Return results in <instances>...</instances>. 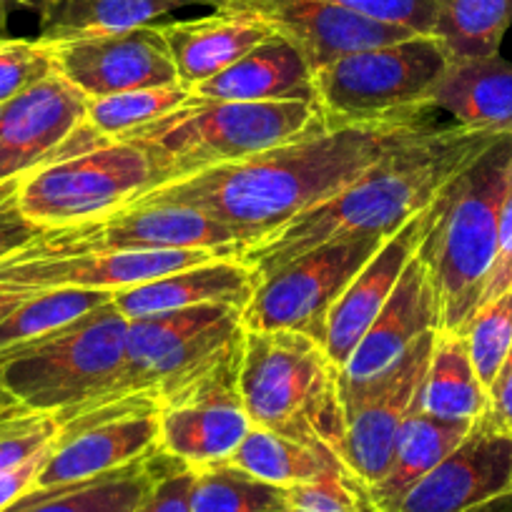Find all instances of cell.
I'll return each instance as SVG.
<instances>
[{"instance_id":"8","label":"cell","mask_w":512,"mask_h":512,"mask_svg":"<svg viewBox=\"0 0 512 512\" xmlns=\"http://www.w3.org/2000/svg\"><path fill=\"white\" fill-rule=\"evenodd\" d=\"M151 189L154 171L144 151L128 141H106L23 176L18 206L46 231L106 216Z\"/></svg>"},{"instance_id":"23","label":"cell","mask_w":512,"mask_h":512,"mask_svg":"<svg viewBox=\"0 0 512 512\" xmlns=\"http://www.w3.org/2000/svg\"><path fill=\"white\" fill-rule=\"evenodd\" d=\"M427 106L450 113L462 128L512 134V61L500 56L452 61Z\"/></svg>"},{"instance_id":"39","label":"cell","mask_w":512,"mask_h":512,"mask_svg":"<svg viewBox=\"0 0 512 512\" xmlns=\"http://www.w3.org/2000/svg\"><path fill=\"white\" fill-rule=\"evenodd\" d=\"M369 21L400 26L412 33L430 36L437 0H329Z\"/></svg>"},{"instance_id":"29","label":"cell","mask_w":512,"mask_h":512,"mask_svg":"<svg viewBox=\"0 0 512 512\" xmlns=\"http://www.w3.org/2000/svg\"><path fill=\"white\" fill-rule=\"evenodd\" d=\"M226 462L279 487H294L304 485V482L322 480H357L349 472V467L344 465L342 457L324 455V452L312 450V447L302 445L292 437H284L279 432L254 425H251L241 445L236 447V452Z\"/></svg>"},{"instance_id":"28","label":"cell","mask_w":512,"mask_h":512,"mask_svg":"<svg viewBox=\"0 0 512 512\" xmlns=\"http://www.w3.org/2000/svg\"><path fill=\"white\" fill-rule=\"evenodd\" d=\"M156 455L159 450L91 480L51 490H31L6 512H134L154 485Z\"/></svg>"},{"instance_id":"20","label":"cell","mask_w":512,"mask_h":512,"mask_svg":"<svg viewBox=\"0 0 512 512\" xmlns=\"http://www.w3.org/2000/svg\"><path fill=\"white\" fill-rule=\"evenodd\" d=\"M432 216H435V201L425 211L412 216L400 229L392 231L382 241V246L369 256V262L359 269L357 277L349 282L342 297L334 302L327 319L324 349H327L329 359H332L337 369L347 364L349 354L354 352V347L364 337L369 324L374 322L379 309L384 307V302L395 292L402 272L412 262V256L417 254L422 239L430 231Z\"/></svg>"},{"instance_id":"36","label":"cell","mask_w":512,"mask_h":512,"mask_svg":"<svg viewBox=\"0 0 512 512\" xmlns=\"http://www.w3.org/2000/svg\"><path fill=\"white\" fill-rule=\"evenodd\" d=\"M58 435V422L53 415H31L11 422L0 430V475L21 467L41 450H46Z\"/></svg>"},{"instance_id":"47","label":"cell","mask_w":512,"mask_h":512,"mask_svg":"<svg viewBox=\"0 0 512 512\" xmlns=\"http://www.w3.org/2000/svg\"><path fill=\"white\" fill-rule=\"evenodd\" d=\"M510 179H512V166H510Z\"/></svg>"},{"instance_id":"3","label":"cell","mask_w":512,"mask_h":512,"mask_svg":"<svg viewBox=\"0 0 512 512\" xmlns=\"http://www.w3.org/2000/svg\"><path fill=\"white\" fill-rule=\"evenodd\" d=\"M510 166L512 134H500L435 199V216L417 256L432 279L440 329L447 332H462L482 302L495 262Z\"/></svg>"},{"instance_id":"13","label":"cell","mask_w":512,"mask_h":512,"mask_svg":"<svg viewBox=\"0 0 512 512\" xmlns=\"http://www.w3.org/2000/svg\"><path fill=\"white\" fill-rule=\"evenodd\" d=\"M236 372L239 344L214 369L159 402V450L164 455L189 467L226 462L234 455L251 430Z\"/></svg>"},{"instance_id":"4","label":"cell","mask_w":512,"mask_h":512,"mask_svg":"<svg viewBox=\"0 0 512 512\" xmlns=\"http://www.w3.org/2000/svg\"><path fill=\"white\" fill-rule=\"evenodd\" d=\"M324 126L312 101H214L191 96L184 106L118 141L139 146L154 171V189L251 159Z\"/></svg>"},{"instance_id":"10","label":"cell","mask_w":512,"mask_h":512,"mask_svg":"<svg viewBox=\"0 0 512 512\" xmlns=\"http://www.w3.org/2000/svg\"><path fill=\"white\" fill-rule=\"evenodd\" d=\"M53 417L58 435L31 490L91 480L159 450V402L151 395L118 397Z\"/></svg>"},{"instance_id":"14","label":"cell","mask_w":512,"mask_h":512,"mask_svg":"<svg viewBox=\"0 0 512 512\" xmlns=\"http://www.w3.org/2000/svg\"><path fill=\"white\" fill-rule=\"evenodd\" d=\"M231 256L214 249H159V251H106V254L43 256L23 246L0 259V282L38 294L58 287L121 292L136 284L169 277L181 269Z\"/></svg>"},{"instance_id":"32","label":"cell","mask_w":512,"mask_h":512,"mask_svg":"<svg viewBox=\"0 0 512 512\" xmlns=\"http://www.w3.org/2000/svg\"><path fill=\"white\" fill-rule=\"evenodd\" d=\"M113 294L116 292L81 287H58L33 294L28 302H23L16 312L0 322V352L86 317L93 309L113 302Z\"/></svg>"},{"instance_id":"40","label":"cell","mask_w":512,"mask_h":512,"mask_svg":"<svg viewBox=\"0 0 512 512\" xmlns=\"http://www.w3.org/2000/svg\"><path fill=\"white\" fill-rule=\"evenodd\" d=\"M18 186H21V179L0 184V259L13 251H21L43 231L41 226L23 216L18 206Z\"/></svg>"},{"instance_id":"33","label":"cell","mask_w":512,"mask_h":512,"mask_svg":"<svg viewBox=\"0 0 512 512\" xmlns=\"http://www.w3.org/2000/svg\"><path fill=\"white\" fill-rule=\"evenodd\" d=\"M194 93L181 83L159 88L113 93V96L86 98V128L98 141H118L136 128L156 121L164 113L184 106Z\"/></svg>"},{"instance_id":"27","label":"cell","mask_w":512,"mask_h":512,"mask_svg":"<svg viewBox=\"0 0 512 512\" xmlns=\"http://www.w3.org/2000/svg\"><path fill=\"white\" fill-rule=\"evenodd\" d=\"M490 410V395L472 364L462 332H435L420 390V412L445 422H475Z\"/></svg>"},{"instance_id":"43","label":"cell","mask_w":512,"mask_h":512,"mask_svg":"<svg viewBox=\"0 0 512 512\" xmlns=\"http://www.w3.org/2000/svg\"><path fill=\"white\" fill-rule=\"evenodd\" d=\"M487 395H490V410H487L490 417L512 435V349L500 372H497L495 382L490 384Z\"/></svg>"},{"instance_id":"26","label":"cell","mask_w":512,"mask_h":512,"mask_svg":"<svg viewBox=\"0 0 512 512\" xmlns=\"http://www.w3.org/2000/svg\"><path fill=\"white\" fill-rule=\"evenodd\" d=\"M475 422H445L425 415L417 407L402 427L390 467L367 487V500L374 512H397L407 492L425 475H430L467 437Z\"/></svg>"},{"instance_id":"18","label":"cell","mask_w":512,"mask_h":512,"mask_svg":"<svg viewBox=\"0 0 512 512\" xmlns=\"http://www.w3.org/2000/svg\"><path fill=\"white\" fill-rule=\"evenodd\" d=\"M83 121L86 96L58 73L0 106V184L56 159Z\"/></svg>"},{"instance_id":"21","label":"cell","mask_w":512,"mask_h":512,"mask_svg":"<svg viewBox=\"0 0 512 512\" xmlns=\"http://www.w3.org/2000/svg\"><path fill=\"white\" fill-rule=\"evenodd\" d=\"M254 292V272L236 256H219L169 277L121 289L113 294V304L131 322V319L159 317L199 304H231L246 309Z\"/></svg>"},{"instance_id":"17","label":"cell","mask_w":512,"mask_h":512,"mask_svg":"<svg viewBox=\"0 0 512 512\" xmlns=\"http://www.w3.org/2000/svg\"><path fill=\"white\" fill-rule=\"evenodd\" d=\"M507 492H512V435L485 412L465 440L407 492L397 512H470Z\"/></svg>"},{"instance_id":"38","label":"cell","mask_w":512,"mask_h":512,"mask_svg":"<svg viewBox=\"0 0 512 512\" xmlns=\"http://www.w3.org/2000/svg\"><path fill=\"white\" fill-rule=\"evenodd\" d=\"M191 485L194 470L159 450L154 485L134 512H191Z\"/></svg>"},{"instance_id":"7","label":"cell","mask_w":512,"mask_h":512,"mask_svg":"<svg viewBox=\"0 0 512 512\" xmlns=\"http://www.w3.org/2000/svg\"><path fill=\"white\" fill-rule=\"evenodd\" d=\"M447 66L435 36L349 53L312 73L314 106L327 128L430 113L427 98Z\"/></svg>"},{"instance_id":"5","label":"cell","mask_w":512,"mask_h":512,"mask_svg":"<svg viewBox=\"0 0 512 512\" xmlns=\"http://www.w3.org/2000/svg\"><path fill=\"white\" fill-rule=\"evenodd\" d=\"M236 382L251 425L344 460L339 369L324 344L284 329H241Z\"/></svg>"},{"instance_id":"2","label":"cell","mask_w":512,"mask_h":512,"mask_svg":"<svg viewBox=\"0 0 512 512\" xmlns=\"http://www.w3.org/2000/svg\"><path fill=\"white\" fill-rule=\"evenodd\" d=\"M500 134L437 123L400 146L327 201L246 244L236 259L254 272L256 287L297 256L344 236H390L425 211L440 191Z\"/></svg>"},{"instance_id":"15","label":"cell","mask_w":512,"mask_h":512,"mask_svg":"<svg viewBox=\"0 0 512 512\" xmlns=\"http://www.w3.org/2000/svg\"><path fill=\"white\" fill-rule=\"evenodd\" d=\"M48 48L58 76L86 98L179 83L159 23L108 36L48 43Z\"/></svg>"},{"instance_id":"44","label":"cell","mask_w":512,"mask_h":512,"mask_svg":"<svg viewBox=\"0 0 512 512\" xmlns=\"http://www.w3.org/2000/svg\"><path fill=\"white\" fill-rule=\"evenodd\" d=\"M26 415H31V410H28V407H23L18 400H13V397L8 395L3 387H0V430H3L6 425H11V422L21 420V417H26Z\"/></svg>"},{"instance_id":"41","label":"cell","mask_w":512,"mask_h":512,"mask_svg":"<svg viewBox=\"0 0 512 512\" xmlns=\"http://www.w3.org/2000/svg\"><path fill=\"white\" fill-rule=\"evenodd\" d=\"M507 289H512V179L507 186L505 201H502L500 211V226H497V249H495V262H492L490 277H487L485 294H482V302H492L500 294H505Z\"/></svg>"},{"instance_id":"25","label":"cell","mask_w":512,"mask_h":512,"mask_svg":"<svg viewBox=\"0 0 512 512\" xmlns=\"http://www.w3.org/2000/svg\"><path fill=\"white\" fill-rule=\"evenodd\" d=\"M224 0H48L38 11V41L58 43L71 38L108 36L156 26L164 16L186 8L221 11Z\"/></svg>"},{"instance_id":"45","label":"cell","mask_w":512,"mask_h":512,"mask_svg":"<svg viewBox=\"0 0 512 512\" xmlns=\"http://www.w3.org/2000/svg\"><path fill=\"white\" fill-rule=\"evenodd\" d=\"M13 8H23L21 0H0V28L6 26L8 16H11Z\"/></svg>"},{"instance_id":"12","label":"cell","mask_w":512,"mask_h":512,"mask_svg":"<svg viewBox=\"0 0 512 512\" xmlns=\"http://www.w3.org/2000/svg\"><path fill=\"white\" fill-rule=\"evenodd\" d=\"M432 342L435 332L425 334L390 372L339 397L344 410V462L364 490L387 472L402 427L420 407Z\"/></svg>"},{"instance_id":"31","label":"cell","mask_w":512,"mask_h":512,"mask_svg":"<svg viewBox=\"0 0 512 512\" xmlns=\"http://www.w3.org/2000/svg\"><path fill=\"white\" fill-rule=\"evenodd\" d=\"M191 470V512H292L287 487L259 480L231 462Z\"/></svg>"},{"instance_id":"9","label":"cell","mask_w":512,"mask_h":512,"mask_svg":"<svg viewBox=\"0 0 512 512\" xmlns=\"http://www.w3.org/2000/svg\"><path fill=\"white\" fill-rule=\"evenodd\" d=\"M387 236H344L327 241L259 282L241 312L244 332H299L324 344L327 319L369 256Z\"/></svg>"},{"instance_id":"37","label":"cell","mask_w":512,"mask_h":512,"mask_svg":"<svg viewBox=\"0 0 512 512\" xmlns=\"http://www.w3.org/2000/svg\"><path fill=\"white\" fill-rule=\"evenodd\" d=\"M292 512H374L357 480H322L287 487Z\"/></svg>"},{"instance_id":"35","label":"cell","mask_w":512,"mask_h":512,"mask_svg":"<svg viewBox=\"0 0 512 512\" xmlns=\"http://www.w3.org/2000/svg\"><path fill=\"white\" fill-rule=\"evenodd\" d=\"M56 73L48 43L28 38H0V106L31 91Z\"/></svg>"},{"instance_id":"42","label":"cell","mask_w":512,"mask_h":512,"mask_svg":"<svg viewBox=\"0 0 512 512\" xmlns=\"http://www.w3.org/2000/svg\"><path fill=\"white\" fill-rule=\"evenodd\" d=\"M51 447H53V442L46 447V450H41L38 455H33L28 462H23L21 467H16V470L3 472V475H0V512H6L13 502L21 500L26 492H31L38 472H41V467L46 465L48 455H51Z\"/></svg>"},{"instance_id":"24","label":"cell","mask_w":512,"mask_h":512,"mask_svg":"<svg viewBox=\"0 0 512 512\" xmlns=\"http://www.w3.org/2000/svg\"><path fill=\"white\" fill-rule=\"evenodd\" d=\"M194 96L214 101H312V68L302 53L284 41L269 36L234 66L194 88Z\"/></svg>"},{"instance_id":"19","label":"cell","mask_w":512,"mask_h":512,"mask_svg":"<svg viewBox=\"0 0 512 512\" xmlns=\"http://www.w3.org/2000/svg\"><path fill=\"white\" fill-rule=\"evenodd\" d=\"M440 329V302L420 256L402 272L395 292L384 302L364 337L339 369V397L390 372L425 334Z\"/></svg>"},{"instance_id":"11","label":"cell","mask_w":512,"mask_h":512,"mask_svg":"<svg viewBox=\"0 0 512 512\" xmlns=\"http://www.w3.org/2000/svg\"><path fill=\"white\" fill-rule=\"evenodd\" d=\"M26 249L43 256L159 249H214L239 256L241 241L234 231L199 209L123 206L81 224L41 231Z\"/></svg>"},{"instance_id":"46","label":"cell","mask_w":512,"mask_h":512,"mask_svg":"<svg viewBox=\"0 0 512 512\" xmlns=\"http://www.w3.org/2000/svg\"><path fill=\"white\" fill-rule=\"evenodd\" d=\"M48 0H21L23 8H31V11H41L43 6H46Z\"/></svg>"},{"instance_id":"34","label":"cell","mask_w":512,"mask_h":512,"mask_svg":"<svg viewBox=\"0 0 512 512\" xmlns=\"http://www.w3.org/2000/svg\"><path fill=\"white\" fill-rule=\"evenodd\" d=\"M462 334L467 339L477 377L485 384V390H490L512 349V289L477 307Z\"/></svg>"},{"instance_id":"16","label":"cell","mask_w":512,"mask_h":512,"mask_svg":"<svg viewBox=\"0 0 512 512\" xmlns=\"http://www.w3.org/2000/svg\"><path fill=\"white\" fill-rule=\"evenodd\" d=\"M221 11L251 13L292 43L314 71L367 48L422 36L400 26L369 21L329 0H224Z\"/></svg>"},{"instance_id":"30","label":"cell","mask_w":512,"mask_h":512,"mask_svg":"<svg viewBox=\"0 0 512 512\" xmlns=\"http://www.w3.org/2000/svg\"><path fill=\"white\" fill-rule=\"evenodd\" d=\"M512 0H437L432 33L452 61L500 56Z\"/></svg>"},{"instance_id":"22","label":"cell","mask_w":512,"mask_h":512,"mask_svg":"<svg viewBox=\"0 0 512 512\" xmlns=\"http://www.w3.org/2000/svg\"><path fill=\"white\" fill-rule=\"evenodd\" d=\"M159 28L169 46L176 78L191 93L274 36L267 23L239 11H214L191 21L159 23Z\"/></svg>"},{"instance_id":"6","label":"cell","mask_w":512,"mask_h":512,"mask_svg":"<svg viewBox=\"0 0 512 512\" xmlns=\"http://www.w3.org/2000/svg\"><path fill=\"white\" fill-rule=\"evenodd\" d=\"M128 319L108 302L51 334L0 352V387L41 415L101 395L123 367Z\"/></svg>"},{"instance_id":"1","label":"cell","mask_w":512,"mask_h":512,"mask_svg":"<svg viewBox=\"0 0 512 512\" xmlns=\"http://www.w3.org/2000/svg\"><path fill=\"white\" fill-rule=\"evenodd\" d=\"M430 113L342 128L319 126L251 159L146 191L126 206L199 209L234 231L244 249L327 201L387 154L432 131L437 123Z\"/></svg>"}]
</instances>
